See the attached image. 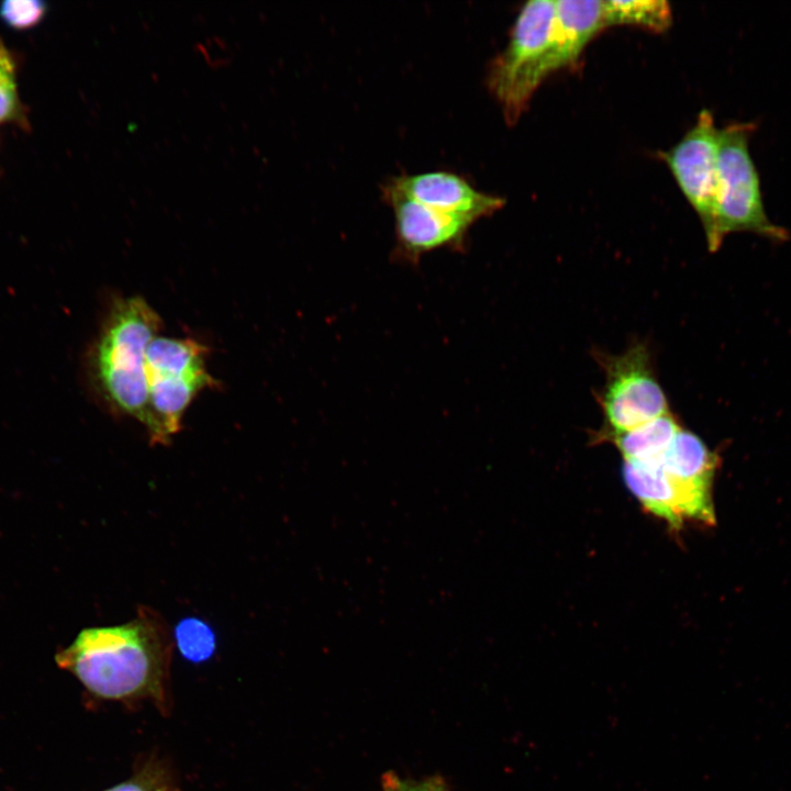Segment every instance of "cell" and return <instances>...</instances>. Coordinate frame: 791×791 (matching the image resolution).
<instances>
[{
  "label": "cell",
  "instance_id": "11",
  "mask_svg": "<svg viewBox=\"0 0 791 791\" xmlns=\"http://www.w3.org/2000/svg\"><path fill=\"white\" fill-rule=\"evenodd\" d=\"M604 29L601 0H559L553 25L545 74L569 68L578 63L587 45Z\"/></svg>",
  "mask_w": 791,
  "mask_h": 791
},
{
  "label": "cell",
  "instance_id": "9",
  "mask_svg": "<svg viewBox=\"0 0 791 791\" xmlns=\"http://www.w3.org/2000/svg\"><path fill=\"white\" fill-rule=\"evenodd\" d=\"M385 185L414 201L474 223L505 204L502 197L480 191L464 176L448 170L402 174Z\"/></svg>",
  "mask_w": 791,
  "mask_h": 791
},
{
  "label": "cell",
  "instance_id": "20",
  "mask_svg": "<svg viewBox=\"0 0 791 791\" xmlns=\"http://www.w3.org/2000/svg\"><path fill=\"white\" fill-rule=\"evenodd\" d=\"M158 791H165V790H163V789H159Z\"/></svg>",
  "mask_w": 791,
  "mask_h": 791
},
{
  "label": "cell",
  "instance_id": "19",
  "mask_svg": "<svg viewBox=\"0 0 791 791\" xmlns=\"http://www.w3.org/2000/svg\"><path fill=\"white\" fill-rule=\"evenodd\" d=\"M158 790L159 789L156 791ZM105 791H152V789L146 783L141 782V780H130Z\"/></svg>",
  "mask_w": 791,
  "mask_h": 791
},
{
  "label": "cell",
  "instance_id": "16",
  "mask_svg": "<svg viewBox=\"0 0 791 791\" xmlns=\"http://www.w3.org/2000/svg\"><path fill=\"white\" fill-rule=\"evenodd\" d=\"M175 638L180 654L193 662L209 659L215 649L213 631L197 617L181 620L175 628Z\"/></svg>",
  "mask_w": 791,
  "mask_h": 791
},
{
  "label": "cell",
  "instance_id": "3",
  "mask_svg": "<svg viewBox=\"0 0 791 791\" xmlns=\"http://www.w3.org/2000/svg\"><path fill=\"white\" fill-rule=\"evenodd\" d=\"M755 122H734L718 129V197L710 252L735 232H748L781 243L789 232L767 215L760 178L749 149Z\"/></svg>",
  "mask_w": 791,
  "mask_h": 791
},
{
  "label": "cell",
  "instance_id": "18",
  "mask_svg": "<svg viewBox=\"0 0 791 791\" xmlns=\"http://www.w3.org/2000/svg\"><path fill=\"white\" fill-rule=\"evenodd\" d=\"M381 791H450V788L439 775L414 779L387 771L381 777Z\"/></svg>",
  "mask_w": 791,
  "mask_h": 791
},
{
  "label": "cell",
  "instance_id": "2",
  "mask_svg": "<svg viewBox=\"0 0 791 791\" xmlns=\"http://www.w3.org/2000/svg\"><path fill=\"white\" fill-rule=\"evenodd\" d=\"M161 320L142 297L115 299L88 355V375L103 402L115 413L146 425L148 392L145 356Z\"/></svg>",
  "mask_w": 791,
  "mask_h": 791
},
{
  "label": "cell",
  "instance_id": "10",
  "mask_svg": "<svg viewBox=\"0 0 791 791\" xmlns=\"http://www.w3.org/2000/svg\"><path fill=\"white\" fill-rule=\"evenodd\" d=\"M381 192L394 215L398 248L411 258L437 248L460 245L474 224L463 216L414 201L385 183Z\"/></svg>",
  "mask_w": 791,
  "mask_h": 791
},
{
  "label": "cell",
  "instance_id": "7",
  "mask_svg": "<svg viewBox=\"0 0 791 791\" xmlns=\"http://www.w3.org/2000/svg\"><path fill=\"white\" fill-rule=\"evenodd\" d=\"M684 198L712 242L718 197V129L711 111H700L694 125L671 148L660 152Z\"/></svg>",
  "mask_w": 791,
  "mask_h": 791
},
{
  "label": "cell",
  "instance_id": "17",
  "mask_svg": "<svg viewBox=\"0 0 791 791\" xmlns=\"http://www.w3.org/2000/svg\"><path fill=\"white\" fill-rule=\"evenodd\" d=\"M47 3L40 0H5L0 3V19L11 29L27 30L46 15Z\"/></svg>",
  "mask_w": 791,
  "mask_h": 791
},
{
  "label": "cell",
  "instance_id": "4",
  "mask_svg": "<svg viewBox=\"0 0 791 791\" xmlns=\"http://www.w3.org/2000/svg\"><path fill=\"white\" fill-rule=\"evenodd\" d=\"M555 13L556 1L526 2L512 25L506 46L487 68V89L501 107L509 125L520 120L546 79L545 62Z\"/></svg>",
  "mask_w": 791,
  "mask_h": 791
},
{
  "label": "cell",
  "instance_id": "6",
  "mask_svg": "<svg viewBox=\"0 0 791 791\" xmlns=\"http://www.w3.org/2000/svg\"><path fill=\"white\" fill-rule=\"evenodd\" d=\"M605 375L598 401L604 426L600 436L619 434L670 412L646 344L635 343L620 355L599 357Z\"/></svg>",
  "mask_w": 791,
  "mask_h": 791
},
{
  "label": "cell",
  "instance_id": "13",
  "mask_svg": "<svg viewBox=\"0 0 791 791\" xmlns=\"http://www.w3.org/2000/svg\"><path fill=\"white\" fill-rule=\"evenodd\" d=\"M682 428L669 412L633 430L606 435L621 453L624 463L648 465L659 461Z\"/></svg>",
  "mask_w": 791,
  "mask_h": 791
},
{
  "label": "cell",
  "instance_id": "1",
  "mask_svg": "<svg viewBox=\"0 0 791 791\" xmlns=\"http://www.w3.org/2000/svg\"><path fill=\"white\" fill-rule=\"evenodd\" d=\"M169 655L164 620L141 606L126 623L82 630L56 661L92 693L125 699L160 694Z\"/></svg>",
  "mask_w": 791,
  "mask_h": 791
},
{
  "label": "cell",
  "instance_id": "12",
  "mask_svg": "<svg viewBox=\"0 0 791 791\" xmlns=\"http://www.w3.org/2000/svg\"><path fill=\"white\" fill-rule=\"evenodd\" d=\"M661 460V459H660ZM660 460L648 465L623 464L625 484L645 510L665 520L678 530L683 522L679 515L677 500Z\"/></svg>",
  "mask_w": 791,
  "mask_h": 791
},
{
  "label": "cell",
  "instance_id": "5",
  "mask_svg": "<svg viewBox=\"0 0 791 791\" xmlns=\"http://www.w3.org/2000/svg\"><path fill=\"white\" fill-rule=\"evenodd\" d=\"M205 346L192 338L156 336L147 347L149 439L167 444L181 428L183 413L197 394L216 382L205 367Z\"/></svg>",
  "mask_w": 791,
  "mask_h": 791
},
{
  "label": "cell",
  "instance_id": "15",
  "mask_svg": "<svg viewBox=\"0 0 791 791\" xmlns=\"http://www.w3.org/2000/svg\"><path fill=\"white\" fill-rule=\"evenodd\" d=\"M11 123L30 130L26 108L22 103L16 82V63L0 38V124Z\"/></svg>",
  "mask_w": 791,
  "mask_h": 791
},
{
  "label": "cell",
  "instance_id": "14",
  "mask_svg": "<svg viewBox=\"0 0 791 791\" xmlns=\"http://www.w3.org/2000/svg\"><path fill=\"white\" fill-rule=\"evenodd\" d=\"M603 7L606 27L630 25L660 33L672 22L671 8L662 0H611Z\"/></svg>",
  "mask_w": 791,
  "mask_h": 791
},
{
  "label": "cell",
  "instance_id": "8",
  "mask_svg": "<svg viewBox=\"0 0 791 791\" xmlns=\"http://www.w3.org/2000/svg\"><path fill=\"white\" fill-rule=\"evenodd\" d=\"M720 457L693 432L681 428L660 460L682 521L715 524L712 497Z\"/></svg>",
  "mask_w": 791,
  "mask_h": 791
}]
</instances>
